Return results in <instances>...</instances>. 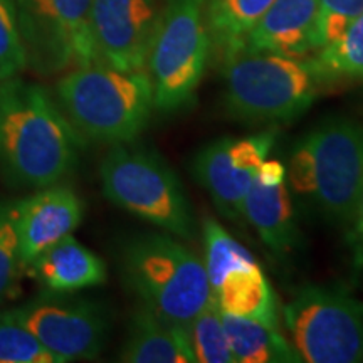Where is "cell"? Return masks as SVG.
<instances>
[{"label": "cell", "mask_w": 363, "mask_h": 363, "mask_svg": "<svg viewBox=\"0 0 363 363\" xmlns=\"http://www.w3.org/2000/svg\"><path fill=\"white\" fill-rule=\"evenodd\" d=\"M24 274L30 276L48 294L57 296L96 288L108 279L104 261L72 234L30 261Z\"/></svg>", "instance_id": "cell-15"}, {"label": "cell", "mask_w": 363, "mask_h": 363, "mask_svg": "<svg viewBox=\"0 0 363 363\" xmlns=\"http://www.w3.org/2000/svg\"><path fill=\"white\" fill-rule=\"evenodd\" d=\"M93 0H16L27 67L49 76L98 61Z\"/></svg>", "instance_id": "cell-9"}, {"label": "cell", "mask_w": 363, "mask_h": 363, "mask_svg": "<svg viewBox=\"0 0 363 363\" xmlns=\"http://www.w3.org/2000/svg\"><path fill=\"white\" fill-rule=\"evenodd\" d=\"M363 13V0H316L313 51L330 44Z\"/></svg>", "instance_id": "cell-27"}, {"label": "cell", "mask_w": 363, "mask_h": 363, "mask_svg": "<svg viewBox=\"0 0 363 363\" xmlns=\"http://www.w3.org/2000/svg\"><path fill=\"white\" fill-rule=\"evenodd\" d=\"M224 103L234 120L289 123L315 104L326 81L313 59L240 51L224 61Z\"/></svg>", "instance_id": "cell-4"}, {"label": "cell", "mask_w": 363, "mask_h": 363, "mask_svg": "<svg viewBox=\"0 0 363 363\" xmlns=\"http://www.w3.org/2000/svg\"><path fill=\"white\" fill-rule=\"evenodd\" d=\"M202 238L203 249H206L203 266L207 271L211 291H214L230 271L257 262L256 257L239 240H235L229 230L214 217L207 216L202 220Z\"/></svg>", "instance_id": "cell-22"}, {"label": "cell", "mask_w": 363, "mask_h": 363, "mask_svg": "<svg viewBox=\"0 0 363 363\" xmlns=\"http://www.w3.org/2000/svg\"><path fill=\"white\" fill-rule=\"evenodd\" d=\"M274 0H207V24L212 49L222 59L242 51L244 40Z\"/></svg>", "instance_id": "cell-20"}, {"label": "cell", "mask_w": 363, "mask_h": 363, "mask_svg": "<svg viewBox=\"0 0 363 363\" xmlns=\"http://www.w3.org/2000/svg\"><path fill=\"white\" fill-rule=\"evenodd\" d=\"M56 99L83 138L110 147L138 140L155 110L147 71H121L103 62L67 71L57 81Z\"/></svg>", "instance_id": "cell-3"}, {"label": "cell", "mask_w": 363, "mask_h": 363, "mask_svg": "<svg viewBox=\"0 0 363 363\" xmlns=\"http://www.w3.org/2000/svg\"><path fill=\"white\" fill-rule=\"evenodd\" d=\"M211 51L207 0H165L147 59L155 110L170 115L192 106Z\"/></svg>", "instance_id": "cell-7"}, {"label": "cell", "mask_w": 363, "mask_h": 363, "mask_svg": "<svg viewBox=\"0 0 363 363\" xmlns=\"http://www.w3.org/2000/svg\"><path fill=\"white\" fill-rule=\"evenodd\" d=\"M24 266L16 229V202H0V305L13 296Z\"/></svg>", "instance_id": "cell-25"}, {"label": "cell", "mask_w": 363, "mask_h": 363, "mask_svg": "<svg viewBox=\"0 0 363 363\" xmlns=\"http://www.w3.org/2000/svg\"><path fill=\"white\" fill-rule=\"evenodd\" d=\"M289 189L331 225L347 229L363 187V123L330 116L294 143Z\"/></svg>", "instance_id": "cell-2"}, {"label": "cell", "mask_w": 363, "mask_h": 363, "mask_svg": "<svg viewBox=\"0 0 363 363\" xmlns=\"http://www.w3.org/2000/svg\"><path fill=\"white\" fill-rule=\"evenodd\" d=\"M283 318L301 362H363V301L347 289L301 286L283 305Z\"/></svg>", "instance_id": "cell-8"}, {"label": "cell", "mask_w": 363, "mask_h": 363, "mask_svg": "<svg viewBox=\"0 0 363 363\" xmlns=\"http://www.w3.org/2000/svg\"><path fill=\"white\" fill-rule=\"evenodd\" d=\"M104 197L121 211L182 240L197 238V220L179 175L157 150L111 145L99 163Z\"/></svg>", "instance_id": "cell-6"}, {"label": "cell", "mask_w": 363, "mask_h": 363, "mask_svg": "<svg viewBox=\"0 0 363 363\" xmlns=\"http://www.w3.org/2000/svg\"><path fill=\"white\" fill-rule=\"evenodd\" d=\"M316 0H274L244 40L242 51L305 57L313 51Z\"/></svg>", "instance_id": "cell-16"}, {"label": "cell", "mask_w": 363, "mask_h": 363, "mask_svg": "<svg viewBox=\"0 0 363 363\" xmlns=\"http://www.w3.org/2000/svg\"><path fill=\"white\" fill-rule=\"evenodd\" d=\"M187 333L197 363H234L222 311L214 296L190 321Z\"/></svg>", "instance_id": "cell-23"}, {"label": "cell", "mask_w": 363, "mask_h": 363, "mask_svg": "<svg viewBox=\"0 0 363 363\" xmlns=\"http://www.w3.org/2000/svg\"><path fill=\"white\" fill-rule=\"evenodd\" d=\"M242 217L276 257H286L299 244L286 165L266 158L244 199Z\"/></svg>", "instance_id": "cell-13"}, {"label": "cell", "mask_w": 363, "mask_h": 363, "mask_svg": "<svg viewBox=\"0 0 363 363\" xmlns=\"http://www.w3.org/2000/svg\"><path fill=\"white\" fill-rule=\"evenodd\" d=\"M276 143V131L264 130L246 136H224L195 153L192 174L222 217L239 220L244 199L261 163Z\"/></svg>", "instance_id": "cell-11"}, {"label": "cell", "mask_w": 363, "mask_h": 363, "mask_svg": "<svg viewBox=\"0 0 363 363\" xmlns=\"http://www.w3.org/2000/svg\"><path fill=\"white\" fill-rule=\"evenodd\" d=\"M158 11L157 0H93L91 33L98 61L121 71H147Z\"/></svg>", "instance_id": "cell-12"}, {"label": "cell", "mask_w": 363, "mask_h": 363, "mask_svg": "<svg viewBox=\"0 0 363 363\" xmlns=\"http://www.w3.org/2000/svg\"><path fill=\"white\" fill-rule=\"evenodd\" d=\"M84 202L74 189L54 184L16 202V229L22 266L67 235L83 222Z\"/></svg>", "instance_id": "cell-14"}, {"label": "cell", "mask_w": 363, "mask_h": 363, "mask_svg": "<svg viewBox=\"0 0 363 363\" xmlns=\"http://www.w3.org/2000/svg\"><path fill=\"white\" fill-rule=\"evenodd\" d=\"M234 363H298V352L279 328L222 313Z\"/></svg>", "instance_id": "cell-19"}, {"label": "cell", "mask_w": 363, "mask_h": 363, "mask_svg": "<svg viewBox=\"0 0 363 363\" xmlns=\"http://www.w3.org/2000/svg\"><path fill=\"white\" fill-rule=\"evenodd\" d=\"M0 363H59L27 328L16 308L0 310Z\"/></svg>", "instance_id": "cell-24"}, {"label": "cell", "mask_w": 363, "mask_h": 363, "mask_svg": "<svg viewBox=\"0 0 363 363\" xmlns=\"http://www.w3.org/2000/svg\"><path fill=\"white\" fill-rule=\"evenodd\" d=\"M27 69L16 0H0V81L21 76Z\"/></svg>", "instance_id": "cell-26"}, {"label": "cell", "mask_w": 363, "mask_h": 363, "mask_svg": "<svg viewBox=\"0 0 363 363\" xmlns=\"http://www.w3.org/2000/svg\"><path fill=\"white\" fill-rule=\"evenodd\" d=\"M212 296L225 315L259 321L279 328V305L259 262L230 271Z\"/></svg>", "instance_id": "cell-18"}, {"label": "cell", "mask_w": 363, "mask_h": 363, "mask_svg": "<svg viewBox=\"0 0 363 363\" xmlns=\"http://www.w3.org/2000/svg\"><path fill=\"white\" fill-rule=\"evenodd\" d=\"M118 360L125 363H197L187 328L140 303L131 313Z\"/></svg>", "instance_id": "cell-17"}, {"label": "cell", "mask_w": 363, "mask_h": 363, "mask_svg": "<svg viewBox=\"0 0 363 363\" xmlns=\"http://www.w3.org/2000/svg\"><path fill=\"white\" fill-rule=\"evenodd\" d=\"M313 61L325 81H363V13L337 39L318 49Z\"/></svg>", "instance_id": "cell-21"}, {"label": "cell", "mask_w": 363, "mask_h": 363, "mask_svg": "<svg viewBox=\"0 0 363 363\" xmlns=\"http://www.w3.org/2000/svg\"><path fill=\"white\" fill-rule=\"evenodd\" d=\"M120 266L138 301L170 323L187 328L212 298L203 261L163 230L126 240Z\"/></svg>", "instance_id": "cell-5"}, {"label": "cell", "mask_w": 363, "mask_h": 363, "mask_svg": "<svg viewBox=\"0 0 363 363\" xmlns=\"http://www.w3.org/2000/svg\"><path fill=\"white\" fill-rule=\"evenodd\" d=\"M16 311L59 363L96 360L110 338V315L101 305L86 299L48 294L17 306Z\"/></svg>", "instance_id": "cell-10"}, {"label": "cell", "mask_w": 363, "mask_h": 363, "mask_svg": "<svg viewBox=\"0 0 363 363\" xmlns=\"http://www.w3.org/2000/svg\"><path fill=\"white\" fill-rule=\"evenodd\" d=\"M347 246L352 254V264L355 269H363V187L358 197L355 214L347 229Z\"/></svg>", "instance_id": "cell-28"}, {"label": "cell", "mask_w": 363, "mask_h": 363, "mask_svg": "<svg viewBox=\"0 0 363 363\" xmlns=\"http://www.w3.org/2000/svg\"><path fill=\"white\" fill-rule=\"evenodd\" d=\"M81 148L83 135L51 91L21 76L0 81V167L13 187L61 184Z\"/></svg>", "instance_id": "cell-1"}]
</instances>
